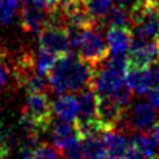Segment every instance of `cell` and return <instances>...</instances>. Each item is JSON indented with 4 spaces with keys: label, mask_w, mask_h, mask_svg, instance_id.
<instances>
[{
    "label": "cell",
    "mask_w": 159,
    "mask_h": 159,
    "mask_svg": "<svg viewBox=\"0 0 159 159\" xmlns=\"http://www.w3.org/2000/svg\"><path fill=\"white\" fill-rule=\"evenodd\" d=\"M96 69L78 56H60L48 73L49 88L56 94L80 93L92 85Z\"/></svg>",
    "instance_id": "1"
},
{
    "label": "cell",
    "mask_w": 159,
    "mask_h": 159,
    "mask_svg": "<svg viewBox=\"0 0 159 159\" xmlns=\"http://www.w3.org/2000/svg\"><path fill=\"white\" fill-rule=\"evenodd\" d=\"M72 48L77 52L80 58L92 65L96 70L101 68L110 56L107 39H105L97 27L81 29L73 41Z\"/></svg>",
    "instance_id": "2"
},
{
    "label": "cell",
    "mask_w": 159,
    "mask_h": 159,
    "mask_svg": "<svg viewBox=\"0 0 159 159\" xmlns=\"http://www.w3.org/2000/svg\"><path fill=\"white\" fill-rule=\"evenodd\" d=\"M159 122L158 110L147 101H137L129 106L126 114L117 130L126 133L130 130L137 131H152V129Z\"/></svg>",
    "instance_id": "3"
},
{
    "label": "cell",
    "mask_w": 159,
    "mask_h": 159,
    "mask_svg": "<svg viewBox=\"0 0 159 159\" xmlns=\"http://www.w3.org/2000/svg\"><path fill=\"white\" fill-rule=\"evenodd\" d=\"M20 116L31 119L39 127L40 133L47 131L53 123V105L48 93H29Z\"/></svg>",
    "instance_id": "4"
},
{
    "label": "cell",
    "mask_w": 159,
    "mask_h": 159,
    "mask_svg": "<svg viewBox=\"0 0 159 159\" xmlns=\"http://www.w3.org/2000/svg\"><path fill=\"white\" fill-rule=\"evenodd\" d=\"M129 66L146 68L159 61V47L154 40L134 39L129 49Z\"/></svg>",
    "instance_id": "5"
},
{
    "label": "cell",
    "mask_w": 159,
    "mask_h": 159,
    "mask_svg": "<svg viewBox=\"0 0 159 159\" xmlns=\"http://www.w3.org/2000/svg\"><path fill=\"white\" fill-rule=\"evenodd\" d=\"M39 44L41 48L53 52L58 57L69 54L73 51L68 29L58 25H47L39 33Z\"/></svg>",
    "instance_id": "6"
},
{
    "label": "cell",
    "mask_w": 159,
    "mask_h": 159,
    "mask_svg": "<svg viewBox=\"0 0 159 159\" xmlns=\"http://www.w3.org/2000/svg\"><path fill=\"white\" fill-rule=\"evenodd\" d=\"M125 73H121L103 64L96 70L92 88L99 97H109L125 86Z\"/></svg>",
    "instance_id": "7"
},
{
    "label": "cell",
    "mask_w": 159,
    "mask_h": 159,
    "mask_svg": "<svg viewBox=\"0 0 159 159\" xmlns=\"http://www.w3.org/2000/svg\"><path fill=\"white\" fill-rule=\"evenodd\" d=\"M126 114V110L122 109L118 103L110 97H99L97 118L102 123L105 130H117L118 125L121 123Z\"/></svg>",
    "instance_id": "8"
},
{
    "label": "cell",
    "mask_w": 159,
    "mask_h": 159,
    "mask_svg": "<svg viewBox=\"0 0 159 159\" xmlns=\"http://www.w3.org/2000/svg\"><path fill=\"white\" fill-rule=\"evenodd\" d=\"M125 82L130 88V90L133 93H135L137 96H145V94H147L154 85L150 66H146V68L129 66L127 72L125 74Z\"/></svg>",
    "instance_id": "9"
},
{
    "label": "cell",
    "mask_w": 159,
    "mask_h": 159,
    "mask_svg": "<svg viewBox=\"0 0 159 159\" xmlns=\"http://www.w3.org/2000/svg\"><path fill=\"white\" fill-rule=\"evenodd\" d=\"M51 127H52L51 135H52L53 146L58 151H62L64 148H66L73 142L80 139L76 125H73V122H64V121L53 122Z\"/></svg>",
    "instance_id": "10"
},
{
    "label": "cell",
    "mask_w": 159,
    "mask_h": 159,
    "mask_svg": "<svg viewBox=\"0 0 159 159\" xmlns=\"http://www.w3.org/2000/svg\"><path fill=\"white\" fill-rule=\"evenodd\" d=\"M102 142L106 150L117 159H121L133 146V138H129L126 133L118 130L105 131L102 134Z\"/></svg>",
    "instance_id": "11"
},
{
    "label": "cell",
    "mask_w": 159,
    "mask_h": 159,
    "mask_svg": "<svg viewBox=\"0 0 159 159\" xmlns=\"http://www.w3.org/2000/svg\"><path fill=\"white\" fill-rule=\"evenodd\" d=\"M53 116L58 121L76 122L78 116V98L72 93L61 94L53 102Z\"/></svg>",
    "instance_id": "12"
},
{
    "label": "cell",
    "mask_w": 159,
    "mask_h": 159,
    "mask_svg": "<svg viewBox=\"0 0 159 159\" xmlns=\"http://www.w3.org/2000/svg\"><path fill=\"white\" fill-rule=\"evenodd\" d=\"M110 54H126L133 41L131 29L127 27H111L106 32Z\"/></svg>",
    "instance_id": "13"
},
{
    "label": "cell",
    "mask_w": 159,
    "mask_h": 159,
    "mask_svg": "<svg viewBox=\"0 0 159 159\" xmlns=\"http://www.w3.org/2000/svg\"><path fill=\"white\" fill-rule=\"evenodd\" d=\"M77 98H78V116H77V119H80V121L98 119L97 118V110H98L99 96L92 88V85L85 88V89H82V90L80 92Z\"/></svg>",
    "instance_id": "14"
},
{
    "label": "cell",
    "mask_w": 159,
    "mask_h": 159,
    "mask_svg": "<svg viewBox=\"0 0 159 159\" xmlns=\"http://www.w3.org/2000/svg\"><path fill=\"white\" fill-rule=\"evenodd\" d=\"M133 143L147 159H151L158 154L159 141L152 133L150 134L146 131H137L133 137Z\"/></svg>",
    "instance_id": "15"
},
{
    "label": "cell",
    "mask_w": 159,
    "mask_h": 159,
    "mask_svg": "<svg viewBox=\"0 0 159 159\" xmlns=\"http://www.w3.org/2000/svg\"><path fill=\"white\" fill-rule=\"evenodd\" d=\"M102 24H105L106 27H131V16L130 12H127L126 9L119 8L117 6L111 7L105 15V17L102 19Z\"/></svg>",
    "instance_id": "16"
},
{
    "label": "cell",
    "mask_w": 159,
    "mask_h": 159,
    "mask_svg": "<svg viewBox=\"0 0 159 159\" xmlns=\"http://www.w3.org/2000/svg\"><path fill=\"white\" fill-rule=\"evenodd\" d=\"M82 2L89 15L96 20L99 25L107 11L111 8L113 0H82Z\"/></svg>",
    "instance_id": "17"
},
{
    "label": "cell",
    "mask_w": 159,
    "mask_h": 159,
    "mask_svg": "<svg viewBox=\"0 0 159 159\" xmlns=\"http://www.w3.org/2000/svg\"><path fill=\"white\" fill-rule=\"evenodd\" d=\"M58 56L54 54L53 52L48 51L45 48H39V51L36 53V69L37 73L41 76H48L49 70L53 68V65L56 64Z\"/></svg>",
    "instance_id": "18"
},
{
    "label": "cell",
    "mask_w": 159,
    "mask_h": 159,
    "mask_svg": "<svg viewBox=\"0 0 159 159\" xmlns=\"http://www.w3.org/2000/svg\"><path fill=\"white\" fill-rule=\"evenodd\" d=\"M21 0H0V24L11 25L17 15Z\"/></svg>",
    "instance_id": "19"
},
{
    "label": "cell",
    "mask_w": 159,
    "mask_h": 159,
    "mask_svg": "<svg viewBox=\"0 0 159 159\" xmlns=\"http://www.w3.org/2000/svg\"><path fill=\"white\" fill-rule=\"evenodd\" d=\"M16 142V137L9 130H6L0 122V159H7L11 154L12 145Z\"/></svg>",
    "instance_id": "20"
},
{
    "label": "cell",
    "mask_w": 159,
    "mask_h": 159,
    "mask_svg": "<svg viewBox=\"0 0 159 159\" xmlns=\"http://www.w3.org/2000/svg\"><path fill=\"white\" fill-rule=\"evenodd\" d=\"M21 88L28 94L29 93H40V92H47L48 84H47L45 76H41V74L36 73V74H33V76L29 77L21 85Z\"/></svg>",
    "instance_id": "21"
},
{
    "label": "cell",
    "mask_w": 159,
    "mask_h": 159,
    "mask_svg": "<svg viewBox=\"0 0 159 159\" xmlns=\"http://www.w3.org/2000/svg\"><path fill=\"white\" fill-rule=\"evenodd\" d=\"M11 76H13V70L11 72L8 64L7 54L0 56V96L7 92L9 89V81H11Z\"/></svg>",
    "instance_id": "22"
},
{
    "label": "cell",
    "mask_w": 159,
    "mask_h": 159,
    "mask_svg": "<svg viewBox=\"0 0 159 159\" xmlns=\"http://www.w3.org/2000/svg\"><path fill=\"white\" fill-rule=\"evenodd\" d=\"M31 159H62V155L56 147H52L48 143H41Z\"/></svg>",
    "instance_id": "23"
},
{
    "label": "cell",
    "mask_w": 159,
    "mask_h": 159,
    "mask_svg": "<svg viewBox=\"0 0 159 159\" xmlns=\"http://www.w3.org/2000/svg\"><path fill=\"white\" fill-rule=\"evenodd\" d=\"M60 152H61L64 159H85L82 139L81 138L77 139L76 142H73L70 146H68L66 148H64V150Z\"/></svg>",
    "instance_id": "24"
},
{
    "label": "cell",
    "mask_w": 159,
    "mask_h": 159,
    "mask_svg": "<svg viewBox=\"0 0 159 159\" xmlns=\"http://www.w3.org/2000/svg\"><path fill=\"white\" fill-rule=\"evenodd\" d=\"M113 2L116 3L117 7L126 9L127 12H131L143 2V0H113Z\"/></svg>",
    "instance_id": "25"
},
{
    "label": "cell",
    "mask_w": 159,
    "mask_h": 159,
    "mask_svg": "<svg viewBox=\"0 0 159 159\" xmlns=\"http://www.w3.org/2000/svg\"><path fill=\"white\" fill-rule=\"evenodd\" d=\"M148 102L159 111V86H154L150 89V92L147 93Z\"/></svg>",
    "instance_id": "26"
},
{
    "label": "cell",
    "mask_w": 159,
    "mask_h": 159,
    "mask_svg": "<svg viewBox=\"0 0 159 159\" xmlns=\"http://www.w3.org/2000/svg\"><path fill=\"white\" fill-rule=\"evenodd\" d=\"M121 159H147V158L143 155V154L139 151L138 148L134 146V143H133V146L129 148V151H127Z\"/></svg>",
    "instance_id": "27"
},
{
    "label": "cell",
    "mask_w": 159,
    "mask_h": 159,
    "mask_svg": "<svg viewBox=\"0 0 159 159\" xmlns=\"http://www.w3.org/2000/svg\"><path fill=\"white\" fill-rule=\"evenodd\" d=\"M152 134H154V135H155L157 137V139H158V141H159V122L157 123V125H155V127H154L152 129V131H151Z\"/></svg>",
    "instance_id": "28"
},
{
    "label": "cell",
    "mask_w": 159,
    "mask_h": 159,
    "mask_svg": "<svg viewBox=\"0 0 159 159\" xmlns=\"http://www.w3.org/2000/svg\"><path fill=\"white\" fill-rule=\"evenodd\" d=\"M4 54H7V51H6V48L0 44V56H4Z\"/></svg>",
    "instance_id": "29"
},
{
    "label": "cell",
    "mask_w": 159,
    "mask_h": 159,
    "mask_svg": "<svg viewBox=\"0 0 159 159\" xmlns=\"http://www.w3.org/2000/svg\"><path fill=\"white\" fill-rule=\"evenodd\" d=\"M155 6L158 7V9H159V0H157V2H155Z\"/></svg>",
    "instance_id": "30"
},
{
    "label": "cell",
    "mask_w": 159,
    "mask_h": 159,
    "mask_svg": "<svg viewBox=\"0 0 159 159\" xmlns=\"http://www.w3.org/2000/svg\"><path fill=\"white\" fill-rule=\"evenodd\" d=\"M146 2H150V3H154V4H155L157 0H146Z\"/></svg>",
    "instance_id": "31"
},
{
    "label": "cell",
    "mask_w": 159,
    "mask_h": 159,
    "mask_svg": "<svg viewBox=\"0 0 159 159\" xmlns=\"http://www.w3.org/2000/svg\"><path fill=\"white\" fill-rule=\"evenodd\" d=\"M151 159H159V157H158V155H155V157H152Z\"/></svg>",
    "instance_id": "32"
}]
</instances>
